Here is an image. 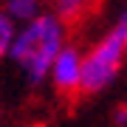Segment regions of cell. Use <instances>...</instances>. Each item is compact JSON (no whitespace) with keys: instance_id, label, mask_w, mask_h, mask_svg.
I'll list each match as a JSON object with an SVG mask.
<instances>
[{"instance_id":"1","label":"cell","mask_w":127,"mask_h":127,"mask_svg":"<svg viewBox=\"0 0 127 127\" xmlns=\"http://www.w3.org/2000/svg\"><path fill=\"white\" fill-rule=\"evenodd\" d=\"M65 34H68V26L54 11H42L37 20H31L26 26H17L9 59L20 68V73L26 76V82L31 88L42 85L51 76L54 59L68 45Z\"/></svg>"},{"instance_id":"2","label":"cell","mask_w":127,"mask_h":127,"mask_svg":"<svg viewBox=\"0 0 127 127\" xmlns=\"http://www.w3.org/2000/svg\"><path fill=\"white\" fill-rule=\"evenodd\" d=\"M127 57V45L116 31L104 34L82 59V93L93 96L113 85Z\"/></svg>"},{"instance_id":"3","label":"cell","mask_w":127,"mask_h":127,"mask_svg":"<svg viewBox=\"0 0 127 127\" xmlns=\"http://www.w3.org/2000/svg\"><path fill=\"white\" fill-rule=\"evenodd\" d=\"M82 59H85V54L76 45H65L59 51V57L51 65V76H48L57 93L62 96L82 93Z\"/></svg>"},{"instance_id":"4","label":"cell","mask_w":127,"mask_h":127,"mask_svg":"<svg viewBox=\"0 0 127 127\" xmlns=\"http://www.w3.org/2000/svg\"><path fill=\"white\" fill-rule=\"evenodd\" d=\"M3 11L11 17V23L26 26L42 14V0H3Z\"/></svg>"},{"instance_id":"5","label":"cell","mask_w":127,"mask_h":127,"mask_svg":"<svg viewBox=\"0 0 127 127\" xmlns=\"http://www.w3.org/2000/svg\"><path fill=\"white\" fill-rule=\"evenodd\" d=\"M51 3H54V14L65 26L76 23L82 14H85V9H88V0H51Z\"/></svg>"},{"instance_id":"6","label":"cell","mask_w":127,"mask_h":127,"mask_svg":"<svg viewBox=\"0 0 127 127\" xmlns=\"http://www.w3.org/2000/svg\"><path fill=\"white\" fill-rule=\"evenodd\" d=\"M14 34H17V23H11V17L0 9V59H9Z\"/></svg>"},{"instance_id":"7","label":"cell","mask_w":127,"mask_h":127,"mask_svg":"<svg viewBox=\"0 0 127 127\" xmlns=\"http://www.w3.org/2000/svg\"><path fill=\"white\" fill-rule=\"evenodd\" d=\"M110 31H116V34H119V37H122V40H124V45H127V9H124L122 14H119L116 26L110 28Z\"/></svg>"},{"instance_id":"8","label":"cell","mask_w":127,"mask_h":127,"mask_svg":"<svg viewBox=\"0 0 127 127\" xmlns=\"http://www.w3.org/2000/svg\"><path fill=\"white\" fill-rule=\"evenodd\" d=\"M113 124L116 127H127V104H119L113 110Z\"/></svg>"}]
</instances>
